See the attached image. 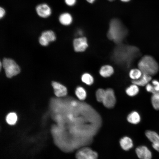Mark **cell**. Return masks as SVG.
I'll list each match as a JSON object with an SVG mask.
<instances>
[{
  "label": "cell",
  "mask_w": 159,
  "mask_h": 159,
  "mask_svg": "<svg viewBox=\"0 0 159 159\" xmlns=\"http://www.w3.org/2000/svg\"><path fill=\"white\" fill-rule=\"evenodd\" d=\"M140 55V50L137 47L121 43L115 48L113 58L117 64L127 69Z\"/></svg>",
  "instance_id": "obj_1"
},
{
  "label": "cell",
  "mask_w": 159,
  "mask_h": 159,
  "mask_svg": "<svg viewBox=\"0 0 159 159\" xmlns=\"http://www.w3.org/2000/svg\"><path fill=\"white\" fill-rule=\"evenodd\" d=\"M107 33L108 38L117 44L122 43L127 37L128 31L122 22L117 19L110 21Z\"/></svg>",
  "instance_id": "obj_2"
},
{
  "label": "cell",
  "mask_w": 159,
  "mask_h": 159,
  "mask_svg": "<svg viewBox=\"0 0 159 159\" xmlns=\"http://www.w3.org/2000/svg\"><path fill=\"white\" fill-rule=\"evenodd\" d=\"M138 67L143 73L152 76L156 74L159 70L158 63L150 55H145L142 57L138 62Z\"/></svg>",
  "instance_id": "obj_3"
},
{
  "label": "cell",
  "mask_w": 159,
  "mask_h": 159,
  "mask_svg": "<svg viewBox=\"0 0 159 159\" xmlns=\"http://www.w3.org/2000/svg\"><path fill=\"white\" fill-rule=\"evenodd\" d=\"M2 65L5 70L6 76L9 78H11L20 72L19 67L11 59L4 58L3 60Z\"/></svg>",
  "instance_id": "obj_4"
},
{
  "label": "cell",
  "mask_w": 159,
  "mask_h": 159,
  "mask_svg": "<svg viewBox=\"0 0 159 159\" xmlns=\"http://www.w3.org/2000/svg\"><path fill=\"white\" fill-rule=\"evenodd\" d=\"M76 157L77 159H97V153L87 147H83L77 152Z\"/></svg>",
  "instance_id": "obj_5"
},
{
  "label": "cell",
  "mask_w": 159,
  "mask_h": 159,
  "mask_svg": "<svg viewBox=\"0 0 159 159\" xmlns=\"http://www.w3.org/2000/svg\"><path fill=\"white\" fill-rule=\"evenodd\" d=\"M102 102L106 107H113L116 103V98L113 90L111 88L105 90Z\"/></svg>",
  "instance_id": "obj_6"
},
{
  "label": "cell",
  "mask_w": 159,
  "mask_h": 159,
  "mask_svg": "<svg viewBox=\"0 0 159 159\" xmlns=\"http://www.w3.org/2000/svg\"><path fill=\"white\" fill-rule=\"evenodd\" d=\"M56 37L54 32L51 30L43 32L39 39L40 44L43 46H47L50 42L55 40Z\"/></svg>",
  "instance_id": "obj_7"
},
{
  "label": "cell",
  "mask_w": 159,
  "mask_h": 159,
  "mask_svg": "<svg viewBox=\"0 0 159 159\" xmlns=\"http://www.w3.org/2000/svg\"><path fill=\"white\" fill-rule=\"evenodd\" d=\"M37 14L40 17L45 18L49 16L52 14V10L47 4L42 3L37 5L35 8Z\"/></svg>",
  "instance_id": "obj_8"
},
{
  "label": "cell",
  "mask_w": 159,
  "mask_h": 159,
  "mask_svg": "<svg viewBox=\"0 0 159 159\" xmlns=\"http://www.w3.org/2000/svg\"><path fill=\"white\" fill-rule=\"evenodd\" d=\"M73 44L74 50L76 52H83L88 47L87 39L84 37L75 39Z\"/></svg>",
  "instance_id": "obj_9"
},
{
  "label": "cell",
  "mask_w": 159,
  "mask_h": 159,
  "mask_svg": "<svg viewBox=\"0 0 159 159\" xmlns=\"http://www.w3.org/2000/svg\"><path fill=\"white\" fill-rule=\"evenodd\" d=\"M136 153L140 159H151L152 154L150 151L146 146L138 147L135 150Z\"/></svg>",
  "instance_id": "obj_10"
},
{
  "label": "cell",
  "mask_w": 159,
  "mask_h": 159,
  "mask_svg": "<svg viewBox=\"0 0 159 159\" xmlns=\"http://www.w3.org/2000/svg\"><path fill=\"white\" fill-rule=\"evenodd\" d=\"M52 85L54 90V93L57 97H64L67 95V89L64 85L55 82H53Z\"/></svg>",
  "instance_id": "obj_11"
},
{
  "label": "cell",
  "mask_w": 159,
  "mask_h": 159,
  "mask_svg": "<svg viewBox=\"0 0 159 159\" xmlns=\"http://www.w3.org/2000/svg\"><path fill=\"white\" fill-rule=\"evenodd\" d=\"M152 79V76L143 73L139 79L135 80H132V82L138 86H146L151 80Z\"/></svg>",
  "instance_id": "obj_12"
},
{
  "label": "cell",
  "mask_w": 159,
  "mask_h": 159,
  "mask_svg": "<svg viewBox=\"0 0 159 159\" xmlns=\"http://www.w3.org/2000/svg\"><path fill=\"white\" fill-rule=\"evenodd\" d=\"M120 143L122 148L125 150H129L133 146L132 140L127 136H125L122 138L120 140Z\"/></svg>",
  "instance_id": "obj_13"
},
{
  "label": "cell",
  "mask_w": 159,
  "mask_h": 159,
  "mask_svg": "<svg viewBox=\"0 0 159 159\" xmlns=\"http://www.w3.org/2000/svg\"><path fill=\"white\" fill-rule=\"evenodd\" d=\"M127 120L130 123L133 124H137L140 122L141 120V117L140 114L138 112L136 111H133L128 115Z\"/></svg>",
  "instance_id": "obj_14"
},
{
  "label": "cell",
  "mask_w": 159,
  "mask_h": 159,
  "mask_svg": "<svg viewBox=\"0 0 159 159\" xmlns=\"http://www.w3.org/2000/svg\"><path fill=\"white\" fill-rule=\"evenodd\" d=\"M59 19L61 24L66 26L70 24L72 20V16L68 13L61 14L59 16Z\"/></svg>",
  "instance_id": "obj_15"
},
{
  "label": "cell",
  "mask_w": 159,
  "mask_h": 159,
  "mask_svg": "<svg viewBox=\"0 0 159 159\" xmlns=\"http://www.w3.org/2000/svg\"><path fill=\"white\" fill-rule=\"evenodd\" d=\"M113 68L109 65L103 66L100 70V74L104 77H109L110 76L113 74Z\"/></svg>",
  "instance_id": "obj_16"
},
{
  "label": "cell",
  "mask_w": 159,
  "mask_h": 159,
  "mask_svg": "<svg viewBox=\"0 0 159 159\" xmlns=\"http://www.w3.org/2000/svg\"><path fill=\"white\" fill-rule=\"evenodd\" d=\"M145 135L152 143H159V135L156 132L152 130H147Z\"/></svg>",
  "instance_id": "obj_17"
},
{
  "label": "cell",
  "mask_w": 159,
  "mask_h": 159,
  "mask_svg": "<svg viewBox=\"0 0 159 159\" xmlns=\"http://www.w3.org/2000/svg\"><path fill=\"white\" fill-rule=\"evenodd\" d=\"M139 91L138 86L132 83L126 88V92L128 96L133 97L136 95L138 93Z\"/></svg>",
  "instance_id": "obj_18"
},
{
  "label": "cell",
  "mask_w": 159,
  "mask_h": 159,
  "mask_svg": "<svg viewBox=\"0 0 159 159\" xmlns=\"http://www.w3.org/2000/svg\"><path fill=\"white\" fill-rule=\"evenodd\" d=\"M143 74L139 68H134L131 69L129 72L130 77L132 80H135L139 79Z\"/></svg>",
  "instance_id": "obj_19"
},
{
  "label": "cell",
  "mask_w": 159,
  "mask_h": 159,
  "mask_svg": "<svg viewBox=\"0 0 159 159\" xmlns=\"http://www.w3.org/2000/svg\"><path fill=\"white\" fill-rule=\"evenodd\" d=\"M151 102L153 108L156 110H159V91H156L152 94Z\"/></svg>",
  "instance_id": "obj_20"
},
{
  "label": "cell",
  "mask_w": 159,
  "mask_h": 159,
  "mask_svg": "<svg viewBox=\"0 0 159 159\" xmlns=\"http://www.w3.org/2000/svg\"><path fill=\"white\" fill-rule=\"evenodd\" d=\"M75 93L77 97L80 100H85L86 97V92L82 87H78L75 90Z\"/></svg>",
  "instance_id": "obj_21"
},
{
  "label": "cell",
  "mask_w": 159,
  "mask_h": 159,
  "mask_svg": "<svg viewBox=\"0 0 159 159\" xmlns=\"http://www.w3.org/2000/svg\"><path fill=\"white\" fill-rule=\"evenodd\" d=\"M6 120L8 124L10 125H14L17 121V116L14 113H10L6 116Z\"/></svg>",
  "instance_id": "obj_22"
},
{
  "label": "cell",
  "mask_w": 159,
  "mask_h": 159,
  "mask_svg": "<svg viewBox=\"0 0 159 159\" xmlns=\"http://www.w3.org/2000/svg\"><path fill=\"white\" fill-rule=\"evenodd\" d=\"M82 81L87 85H90L93 82L94 80L92 77L89 74L85 73L82 76Z\"/></svg>",
  "instance_id": "obj_23"
},
{
  "label": "cell",
  "mask_w": 159,
  "mask_h": 159,
  "mask_svg": "<svg viewBox=\"0 0 159 159\" xmlns=\"http://www.w3.org/2000/svg\"><path fill=\"white\" fill-rule=\"evenodd\" d=\"M105 90L102 89H99L96 92V95L97 101L100 102H102L103 96L105 92Z\"/></svg>",
  "instance_id": "obj_24"
},
{
  "label": "cell",
  "mask_w": 159,
  "mask_h": 159,
  "mask_svg": "<svg viewBox=\"0 0 159 159\" xmlns=\"http://www.w3.org/2000/svg\"><path fill=\"white\" fill-rule=\"evenodd\" d=\"M145 88L148 92L151 93L152 94L156 92L154 89L153 85L149 83L146 85Z\"/></svg>",
  "instance_id": "obj_25"
},
{
  "label": "cell",
  "mask_w": 159,
  "mask_h": 159,
  "mask_svg": "<svg viewBox=\"0 0 159 159\" xmlns=\"http://www.w3.org/2000/svg\"><path fill=\"white\" fill-rule=\"evenodd\" d=\"M152 83L155 91H159V81L156 80H153L152 81Z\"/></svg>",
  "instance_id": "obj_26"
},
{
  "label": "cell",
  "mask_w": 159,
  "mask_h": 159,
  "mask_svg": "<svg viewBox=\"0 0 159 159\" xmlns=\"http://www.w3.org/2000/svg\"><path fill=\"white\" fill-rule=\"evenodd\" d=\"M64 1L67 5L72 6L75 4L76 0H64Z\"/></svg>",
  "instance_id": "obj_27"
},
{
  "label": "cell",
  "mask_w": 159,
  "mask_h": 159,
  "mask_svg": "<svg viewBox=\"0 0 159 159\" xmlns=\"http://www.w3.org/2000/svg\"><path fill=\"white\" fill-rule=\"evenodd\" d=\"M5 11L4 9L1 7L0 8V18L1 19L3 18L5 14Z\"/></svg>",
  "instance_id": "obj_28"
},
{
  "label": "cell",
  "mask_w": 159,
  "mask_h": 159,
  "mask_svg": "<svg viewBox=\"0 0 159 159\" xmlns=\"http://www.w3.org/2000/svg\"><path fill=\"white\" fill-rule=\"evenodd\" d=\"M152 146L155 150L159 152V143H152Z\"/></svg>",
  "instance_id": "obj_29"
},
{
  "label": "cell",
  "mask_w": 159,
  "mask_h": 159,
  "mask_svg": "<svg viewBox=\"0 0 159 159\" xmlns=\"http://www.w3.org/2000/svg\"><path fill=\"white\" fill-rule=\"evenodd\" d=\"M88 2L92 3H93L95 0H86Z\"/></svg>",
  "instance_id": "obj_30"
},
{
  "label": "cell",
  "mask_w": 159,
  "mask_h": 159,
  "mask_svg": "<svg viewBox=\"0 0 159 159\" xmlns=\"http://www.w3.org/2000/svg\"><path fill=\"white\" fill-rule=\"evenodd\" d=\"M120 0L123 2H127L128 1H129L130 0Z\"/></svg>",
  "instance_id": "obj_31"
},
{
  "label": "cell",
  "mask_w": 159,
  "mask_h": 159,
  "mask_svg": "<svg viewBox=\"0 0 159 159\" xmlns=\"http://www.w3.org/2000/svg\"><path fill=\"white\" fill-rule=\"evenodd\" d=\"M109 0V1H114V0Z\"/></svg>",
  "instance_id": "obj_32"
}]
</instances>
